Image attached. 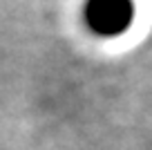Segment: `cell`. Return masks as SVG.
Here are the masks:
<instances>
[{
  "instance_id": "obj_1",
  "label": "cell",
  "mask_w": 152,
  "mask_h": 150,
  "mask_svg": "<svg viewBox=\"0 0 152 150\" xmlns=\"http://www.w3.org/2000/svg\"><path fill=\"white\" fill-rule=\"evenodd\" d=\"M134 0H85L83 23L101 38H114L125 34L134 23Z\"/></svg>"
}]
</instances>
